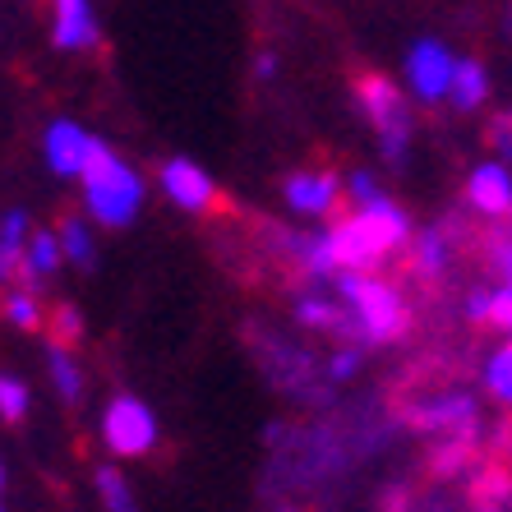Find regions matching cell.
Returning <instances> with one entry per match:
<instances>
[{"mask_svg": "<svg viewBox=\"0 0 512 512\" xmlns=\"http://www.w3.org/2000/svg\"><path fill=\"white\" fill-rule=\"evenodd\" d=\"M471 503H476V512H512V471H503V466L480 471Z\"/></svg>", "mask_w": 512, "mask_h": 512, "instance_id": "18", "label": "cell"}, {"mask_svg": "<svg viewBox=\"0 0 512 512\" xmlns=\"http://www.w3.org/2000/svg\"><path fill=\"white\" fill-rule=\"evenodd\" d=\"M489 323H494V328H503V333H512V286H499V291H494Z\"/></svg>", "mask_w": 512, "mask_h": 512, "instance_id": "28", "label": "cell"}, {"mask_svg": "<svg viewBox=\"0 0 512 512\" xmlns=\"http://www.w3.org/2000/svg\"><path fill=\"white\" fill-rule=\"evenodd\" d=\"M485 143L499 157H512V111H499V116L485 125Z\"/></svg>", "mask_w": 512, "mask_h": 512, "instance_id": "27", "label": "cell"}, {"mask_svg": "<svg viewBox=\"0 0 512 512\" xmlns=\"http://www.w3.org/2000/svg\"><path fill=\"white\" fill-rule=\"evenodd\" d=\"M47 333L56 346H74L79 337H84V314L74 310V305H56L47 319Z\"/></svg>", "mask_w": 512, "mask_h": 512, "instance_id": "24", "label": "cell"}, {"mask_svg": "<svg viewBox=\"0 0 512 512\" xmlns=\"http://www.w3.org/2000/svg\"><path fill=\"white\" fill-rule=\"evenodd\" d=\"M60 250H65V259H70L74 268H93V236H88L84 222L65 217V227H60Z\"/></svg>", "mask_w": 512, "mask_h": 512, "instance_id": "20", "label": "cell"}, {"mask_svg": "<svg viewBox=\"0 0 512 512\" xmlns=\"http://www.w3.org/2000/svg\"><path fill=\"white\" fill-rule=\"evenodd\" d=\"M286 203L305 217H333L342 213V199H346V185L337 171L328 167H305V171H291L282 185Z\"/></svg>", "mask_w": 512, "mask_h": 512, "instance_id": "6", "label": "cell"}, {"mask_svg": "<svg viewBox=\"0 0 512 512\" xmlns=\"http://www.w3.org/2000/svg\"><path fill=\"white\" fill-rule=\"evenodd\" d=\"M47 365H51V383H56V393L74 406L79 397H84V374H79V365H74L70 346H56V342H51Z\"/></svg>", "mask_w": 512, "mask_h": 512, "instance_id": "19", "label": "cell"}, {"mask_svg": "<svg viewBox=\"0 0 512 512\" xmlns=\"http://www.w3.org/2000/svg\"><path fill=\"white\" fill-rule=\"evenodd\" d=\"M328 236H333L337 268L370 273V268H379L393 250L406 245V236H411V217H406L393 199H379V203H370V208H351V213H342V222H337Z\"/></svg>", "mask_w": 512, "mask_h": 512, "instance_id": "1", "label": "cell"}, {"mask_svg": "<svg viewBox=\"0 0 512 512\" xmlns=\"http://www.w3.org/2000/svg\"><path fill=\"white\" fill-rule=\"evenodd\" d=\"M489 305H494V291H485V286H476V291H471V300H466V319L489 323Z\"/></svg>", "mask_w": 512, "mask_h": 512, "instance_id": "29", "label": "cell"}, {"mask_svg": "<svg viewBox=\"0 0 512 512\" xmlns=\"http://www.w3.org/2000/svg\"><path fill=\"white\" fill-rule=\"evenodd\" d=\"M448 263H453V231L434 227L425 236H416V245H411V273L420 282H439L448 273Z\"/></svg>", "mask_w": 512, "mask_h": 512, "instance_id": "13", "label": "cell"}, {"mask_svg": "<svg viewBox=\"0 0 512 512\" xmlns=\"http://www.w3.org/2000/svg\"><path fill=\"white\" fill-rule=\"evenodd\" d=\"M97 494H102L107 512H139V503H134L125 476H120V471H111V466H102V471H97Z\"/></svg>", "mask_w": 512, "mask_h": 512, "instance_id": "22", "label": "cell"}, {"mask_svg": "<svg viewBox=\"0 0 512 512\" xmlns=\"http://www.w3.org/2000/svg\"><path fill=\"white\" fill-rule=\"evenodd\" d=\"M88 153H93V134H84L74 120H56L47 130V167L56 176H84Z\"/></svg>", "mask_w": 512, "mask_h": 512, "instance_id": "10", "label": "cell"}, {"mask_svg": "<svg viewBox=\"0 0 512 512\" xmlns=\"http://www.w3.org/2000/svg\"><path fill=\"white\" fill-rule=\"evenodd\" d=\"M453 74H457L453 51L443 47V42H434V37H425V42H416V47L406 51V84H411V93H416L420 102L448 97Z\"/></svg>", "mask_w": 512, "mask_h": 512, "instance_id": "7", "label": "cell"}, {"mask_svg": "<svg viewBox=\"0 0 512 512\" xmlns=\"http://www.w3.org/2000/svg\"><path fill=\"white\" fill-rule=\"evenodd\" d=\"M282 512H291V508H282Z\"/></svg>", "mask_w": 512, "mask_h": 512, "instance_id": "33", "label": "cell"}, {"mask_svg": "<svg viewBox=\"0 0 512 512\" xmlns=\"http://www.w3.org/2000/svg\"><path fill=\"white\" fill-rule=\"evenodd\" d=\"M356 365H360V356H356V351H337V356H333V365H328V370H333V379H351V374H356Z\"/></svg>", "mask_w": 512, "mask_h": 512, "instance_id": "30", "label": "cell"}, {"mask_svg": "<svg viewBox=\"0 0 512 512\" xmlns=\"http://www.w3.org/2000/svg\"><path fill=\"white\" fill-rule=\"evenodd\" d=\"M24 416H28V388L19 379H10V374H0V420L19 425Z\"/></svg>", "mask_w": 512, "mask_h": 512, "instance_id": "25", "label": "cell"}, {"mask_svg": "<svg viewBox=\"0 0 512 512\" xmlns=\"http://www.w3.org/2000/svg\"><path fill=\"white\" fill-rule=\"evenodd\" d=\"M102 439L116 457H143L157 448V416L148 411V402L130 393H116L102 416Z\"/></svg>", "mask_w": 512, "mask_h": 512, "instance_id": "5", "label": "cell"}, {"mask_svg": "<svg viewBox=\"0 0 512 512\" xmlns=\"http://www.w3.org/2000/svg\"><path fill=\"white\" fill-rule=\"evenodd\" d=\"M476 448H480V443H476V429L439 439V448H434V457H429L434 476H462V471H471V462H476Z\"/></svg>", "mask_w": 512, "mask_h": 512, "instance_id": "16", "label": "cell"}, {"mask_svg": "<svg viewBox=\"0 0 512 512\" xmlns=\"http://www.w3.org/2000/svg\"><path fill=\"white\" fill-rule=\"evenodd\" d=\"M0 485H5V471H0Z\"/></svg>", "mask_w": 512, "mask_h": 512, "instance_id": "32", "label": "cell"}, {"mask_svg": "<svg viewBox=\"0 0 512 512\" xmlns=\"http://www.w3.org/2000/svg\"><path fill=\"white\" fill-rule=\"evenodd\" d=\"M84 199H88V213L107 227H130L134 213L143 203V180L134 176L116 153H111L102 139H93V153L84 162Z\"/></svg>", "mask_w": 512, "mask_h": 512, "instance_id": "2", "label": "cell"}, {"mask_svg": "<svg viewBox=\"0 0 512 512\" xmlns=\"http://www.w3.org/2000/svg\"><path fill=\"white\" fill-rule=\"evenodd\" d=\"M333 282H337L342 305L356 314L360 337H365V342H397V337L406 333V323H411L406 319V305H402V296H397L393 286L383 282V277L342 268Z\"/></svg>", "mask_w": 512, "mask_h": 512, "instance_id": "3", "label": "cell"}, {"mask_svg": "<svg viewBox=\"0 0 512 512\" xmlns=\"http://www.w3.org/2000/svg\"><path fill=\"white\" fill-rule=\"evenodd\" d=\"M162 190H167V199L176 203V208H185V213H213L217 203H222L213 176L203 167H194L190 157L162 162Z\"/></svg>", "mask_w": 512, "mask_h": 512, "instance_id": "8", "label": "cell"}, {"mask_svg": "<svg viewBox=\"0 0 512 512\" xmlns=\"http://www.w3.org/2000/svg\"><path fill=\"white\" fill-rule=\"evenodd\" d=\"M489 268L503 277V286H512V231L489 236Z\"/></svg>", "mask_w": 512, "mask_h": 512, "instance_id": "26", "label": "cell"}, {"mask_svg": "<svg viewBox=\"0 0 512 512\" xmlns=\"http://www.w3.org/2000/svg\"><path fill=\"white\" fill-rule=\"evenodd\" d=\"M5 319H10L14 328H28V333L42 328V305H37V296L28 291V286H19V291L5 300Z\"/></svg>", "mask_w": 512, "mask_h": 512, "instance_id": "23", "label": "cell"}, {"mask_svg": "<svg viewBox=\"0 0 512 512\" xmlns=\"http://www.w3.org/2000/svg\"><path fill=\"white\" fill-rule=\"evenodd\" d=\"M356 102L365 111V120L379 134V153L388 162H402L411 148V107H406L402 88L379 70H360L356 74Z\"/></svg>", "mask_w": 512, "mask_h": 512, "instance_id": "4", "label": "cell"}, {"mask_svg": "<svg viewBox=\"0 0 512 512\" xmlns=\"http://www.w3.org/2000/svg\"><path fill=\"white\" fill-rule=\"evenodd\" d=\"M28 259V217L14 208L0 222V282H19Z\"/></svg>", "mask_w": 512, "mask_h": 512, "instance_id": "14", "label": "cell"}, {"mask_svg": "<svg viewBox=\"0 0 512 512\" xmlns=\"http://www.w3.org/2000/svg\"><path fill=\"white\" fill-rule=\"evenodd\" d=\"M56 47L60 51L97 47V19L88 0H56Z\"/></svg>", "mask_w": 512, "mask_h": 512, "instance_id": "12", "label": "cell"}, {"mask_svg": "<svg viewBox=\"0 0 512 512\" xmlns=\"http://www.w3.org/2000/svg\"><path fill=\"white\" fill-rule=\"evenodd\" d=\"M476 416H480V406H476V397H466V393L429 397V402L411 406V425H416L420 434H439V439L476 429Z\"/></svg>", "mask_w": 512, "mask_h": 512, "instance_id": "9", "label": "cell"}, {"mask_svg": "<svg viewBox=\"0 0 512 512\" xmlns=\"http://www.w3.org/2000/svg\"><path fill=\"white\" fill-rule=\"evenodd\" d=\"M489 97V74L480 60H457V74H453V88H448V102L457 111H480Z\"/></svg>", "mask_w": 512, "mask_h": 512, "instance_id": "15", "label": "cell"}, {"mask_svg": "<svg viewBox=\"0 0 512 512\" xmlns=\"http://www.w3.org/2000/svg\"><path fill=\"white\" fill-rule=\"evenodd\" d=\"M466 199H471V208L485 213V217H512V176H508V167H499V162L476 167L471 180H466Z\"/></svg>", "mask_w": 512, "mask_h": 512, "instance_id": "11", "label": "cell"}, {"mask_svg": "<svg viewBox=\"0 0 512 512\" xmlns=\"http://www.w3.org/2000/svg\"><path fill=\"white\" fill-rule=\"evenodd\" d=\"M485 388L499 397L503 406H512V342L499 346V351L489 356V365H485Z\"/></svg>", "mask_w": 512, "mask_h": 512, "instance_id": "21", "label": "cell"}, {"mask_svg": "<svg viewBox=\"0 0 512 512\" xmlns=\"http://www.w3.org/2000/svg\"><path fill=\"white\" fill-rule=\"evenodd\" d=\"M273 70H277V56H268V51H263V56L254 60V74H259V79H273Z\"/></svg>", "mask_w": 512, "mask_h": 512, "instance_id": "31", "label": "cell"}, {"mask_svg": "<svg viewBox=\"0 0 512 512\" xmlns=\"http://www.w3.org/2000/svg\"><path fill=\"white\" fill-rule=\"evenodd\" d=\"M60 259H65V250H60V236H51V231H33V240H28L24 273H19V286H28V291H33L37 277H51L60 268Z\"/></svg>", "mask_w": 512, "mask_h": 512, "instance_id": "17", "label": "cell"}]
</instances>
